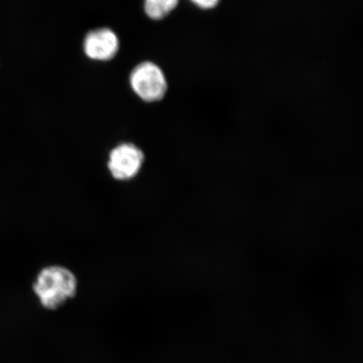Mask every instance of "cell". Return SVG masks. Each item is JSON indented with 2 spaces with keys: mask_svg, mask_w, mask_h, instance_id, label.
Returning a JSON list of instances; mask_svg holds the SVG:
<instances>
[{
  "mask_svg": "<svg viewBox=\"0 0 363 363\" xmlns=\"http://www.w3.org/2000/svg\"><path fill=\"white\" fill-rule=\"evenodd\" d=\"M79 280L68 267L52 264L43 267L36 274L33 291L40 305L55 311L76 296Z\"/></svg>",
  "mask_w": 363,
  "mask_h": 363,
  "instance_id": "obj_1",
  "label": "cell"
},
{
  "mask_svg": "<svg viewBox=\"0 0 363 363\" xmlns=\"http://www.w3.org/2000/svg\"><path fill=\"white\" fill-rule=\"evenodd\" d=\"M146 156L135 144L123 143L113 147L108 152L107 169L113 180H134L143 169Z\"/></svg>",
  "mask_w": 363,
  "mask_h": 363,
  "instance_id": "obj_2",
  "label": "cell"
},
{
  "mask_svg": "<svg viewBox=\"0 0 363 363\" xmlns=\"http://www.w3.org/2000/svg\"><path fill=\"white\" fill-rule=\"evenodd\" d=\"M130 84L135 94L145 102H157L165 96L167 82L164 72L155 63L144 62L130 75Z\"/></svg>",
  "mask_w": 363,
  "mask_h": 363,
  "instance_id": "obj_3",
  "label": "cell"
},
{
  "mask_svg": "<svg viewBox=\"0 0 363 363\" xmlns=\"http://www.w3.org/2000/svg\"><path fill=\"white\" fill-rule=\"evenodd\" d=\"M119 48V38L108 28L90 31L84 42L86 56L95 61L111 60L116 57Z\"/></svg>",
  "mask_w": 363,
  "mask_h": 363,
  "instance_id": "obj_4",
  "label": "cell"
},
{
  "mask_svg": "<svg viewBox=\"0 0 363 363\" xmlns=\"http://www.w3.org/2000/svg\"><path fill=\"white\" fill-rule=\"evenodd\" d=\"M179 0H145L144 11L153 21H160L178 6Z\"/></svg>",
  "mask_w": 363,
  "mask_h": 363,
  "instance_id": "obj_5",
  "label": "cell"
},
{
  "mask_svg": "<svg viewBox=\"0 0 363 363\" xmlns=\"http://www.w3.org/2000/svg\"><path fill=\"white\" fill-rule=\"evenodd\" d=\"M190 1L203 10H211L217 6L220 0H190Z\"/></svg>",
  "mask_w": 363,
  "mask_h": 363,
  "instance_id": "obj_6",
  "label": "cell"
}]
</instances>
